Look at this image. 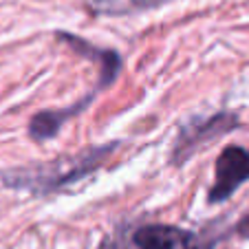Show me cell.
<instances>
[{
  "mask_svg": "<svg viewBox=\"0 0 249 249\" xmlns=\"http://www.w3.org/2000/svg\"><path fill=\"white\" fill-rule=\"evenodd\" d=\"M238 124H240L238 115L227 113V110L212 115L207 119H192V122L183 124L179 137H177V141H174V146H172V155H170L172 163L174 165L185 163L194 155L196 148H201L205 143H210V141L236 130Z\"/></svg>",
  "mask_w": 249,
  "mask_h": 249,
  "instance_id": "obj_3",
  "label": "cell"
},
{
  "mask_svg": "<svg viewBox=\"0 0 249 249\" xmlns=\"http://www.w3.org/2000/svg\"><path fill=\"white\" fill-rule=\"evenodd\" d=\"M216 240L165 223H143L124 227L106 236L99 249H212Z\"/></svg>",
  "mask_w": 249,
  "mask_h": 249,
  "instance_id": "obj_2",
  "label": "cell"
},
{
  "mask_svg": "<svg viewBox=\"0 0 249 249\" xmlns=\"http://www.w3.org/2000/svg\"><path fill=\"white\" fill-rule=\"evenodd\" d=\"M104 89H108V86L102 84V82H97V86H95L93 93L86 95L84 99H80V102L73 104V106H69V108L42 110V113L33 115L31 122H29V137H31L33 141H49V139H53V137L62 130V126H64L66 119L75 117V115H80L84 108H89L90 104H93V99L97 97V93H102Z\"/></svg>",
  "mask_w": 249,
  "mask_h": 249,
  "instance_id": "obj_5",
  "label": "cell"
},
{
  "mask_svg": "<svg viewBox=\"0 0 249 249\" xmlns=\"http://www.w3.org/2000/svg\"><path fill=\"white\" fill-rule=\"evenodd\" d=\"M89 7L99 16H130L141 11H152L174 0H86Z\"/></svg>",
  "mask_w": 249,
  "mask_h": 249,
  "instance_id": "obj_6",
  "label": "cell"
},
{
  "mask_svg": "<svg viewBox=\"0 0 249 249\" xmlns=\"http://www.w3.org/2000/svg\"><path fill=\"white\" fill-rule=\"evenodd\" d=\"M234 231L240 236V238H247L249 240V210H247V214H245V216L240 218L238 223H236Z\"/></svg>",
  "mask_w": 249,
  "mask_h": 249,
  "instance_id": "obj_7",
  "label": "cell"
},
{
  "mask_svg": "<svg viewBox=\"0 0 249 249\" xmlns=\"http://www.w3.org/2000/svg\"><path fill=\"white\" fill-rule=\"evenodd\" d=\"M119 141H110L106 146H90L75 155H62L57 159L44 161V163L20 165L0 172L2 185L11 190L47 196V194L60 192L66 185H73L77 181L90 177L102 168V163L117 150Z\"/></svg>",
  "mask_w": 249,
  "mask_h": 249,
  "instance_id": "obj_1",
  "label": "cell"
},
{
  "mask_svg": "<svg viewBox=\"0 0 249 249\" xmlns=\"http://www.w3.org/2000/svg\"><path fill=\"white\" fill-rule=\"evenodd\" d=\"M249 181V148L227 146L218 155L216 168H214V183L207 192L210 203H223Z\"/></svg>",
  "mask_w": 249,
  "mask_h": 249,
  "instance_id": "obj_4",
  "label": "cell"
}]
</instances>
